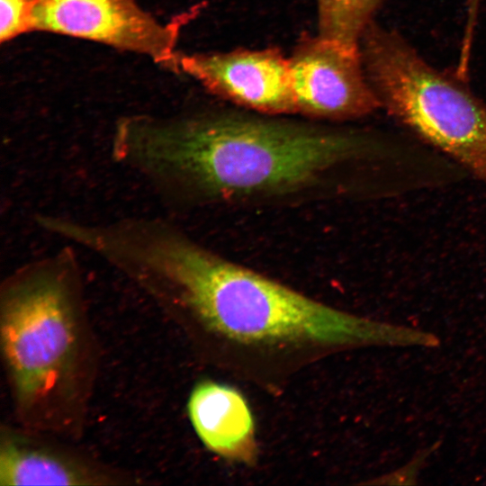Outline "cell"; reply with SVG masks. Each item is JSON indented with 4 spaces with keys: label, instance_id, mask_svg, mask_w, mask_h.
<instances>
[{
    "label": "cell",
    "instance_id": "cell-1",
    "mask_svg": "<svg viewBox=\"0 0 486 486\" xmlns=\"http://www.w3.org/2000/svg\"><path fill=\"white\" fill-rule=\"evenodd\" d=\"M109 260L238 344L422 346L428 341L426 331L341 311L228 261L166 218L126 219L112 238Z\"/></svg>",
    "mask_w": 486,
    "mask_h": 486
},
{
    "label": "cell",
    "instance_id": "cell-2",
    "mask_svg": "<svg viewBox=\"0 0 486 486\" xmlns=\"http://www.w3.org/2000/svg\"><path fill=\"white\" fill-rule=\"evenodd\" d=\"M361 148L350 135L223 115L122 117L114 163L140 176L166 206L274 194L310 184Z\"/></svg>",
    "mask_w": 486,
    "mask_h": 486
},
{
    "label": "cell",
    "instance_id": "cell-3",
    "mask_svg": "<svg viewBox=\"0 0 486 486\" xmlns=\"http://www.w3.org/2000/svg\"><path fill=\"white\" fill-rule=\"evenodd\" d=\"M66 246L14 270L1 290V341L17 399L31 408L66 379L76 350L80 262Z\"/></svg>",
    "mask_w": 486,
    "mask_h": 486
},
{
    "label": "cell",
    "instance_id": "cell-4",
    "mask_svg": "<svg viewBox=\"0 0 486 486\" xmlns=\"http://www.w3.org/2000/svg\"><path fill=\"white\" fill-rule=\"evenodd\" d=\"M360 50L381 106L473 176H486V103L429 65L396 32L374 22Z\"/></svg>",
    "mask_w": 486,
    "mask_h": 486
},
{
    "label": "cell",
    "instance_id": "cell-5",
    "mask_svg": "<svg viewBox=\"0 0 486 486\" xmlns=\"http://www.w3.org/2000/svg\"><path fill=\"white\" fill-rule=\"evenodd\" d=\"M162 22L138 0H35L32 32L66 35L148 57L177 72L181 28L194 14Z\"/></svg>",
    "mask_w": 486,
    "mask_h": 486
},
{
    "label": "cell",
    "instance_id": "cell-6",
    "mask_svg": "<svg viewBox=\"0 0 486 486\" xmlns=\"http://www.w3.org/2000/svg\"><path fill=\"white\" fill-rule=\"evenodd\" d=\"M289 61L297 112L351 120L381 107L365 73L360 45L320 34L307 36L300 40Z\"/></svg>",
    "mask_w": 486,
    "mask_h": 486
},
{
    "label": "cell",
    "instance_id": "cell-7",
    "mask_svg": "<svg viewBox=\"0 0 486 486\" xmlns=\"http://www.w3.org/2000/svg\"><path fill=\"white\" fill-rule=\"evenodd\" d=\"M179 72L238 105L272 115L297 113L289 58L277 49L179 53Z\"/></svg>",
    "mask_w": 486,
    "mask_h": 486
},
{
    "label": "cell",
    "instance_id": "cell-8",
    "mask_svg": "<svg viewBox=\"0 0 486 486\" xmlns=\"http://www.w3.org/2000/svg\"><path fill=\"white\" fill-rule=\"evenodd\" d=\"M188 415L202 443L223 458L251 464L256 455L255 425L243 395L231 386L204 381L192 391Z\"/></svg>",
    "mask_w": 486,
    "mask_h": 486
},
{
    "label": "cell",
    "instance_id": "cell-9",
    "mask_svg": "<svg viewBox=\"0 0 486 486\" xmlns=\"http://www.w3.org/2000/svg\"><path fill=\"white\" fill-rule=\"evenodd\" d=\"M100 477L48 450L14 438L3 441L0 453L1 485H86Z\"/></svg>",
    "mask_w": 486,
    "mask_h": 486
},
{
    "label": "cell",
    "instance_id": "cell-10",
    "mask_svg": "<svg viewBox=\"0 0 486 486\" xmlns=\"http://www.w3.org/2000/svg\"><path fill=\"white\" fill-rule=\"evenodd\" d=\"M382 0H317L319 22L330 30L355 32L371 21Z\"/></svg>",
    "mask_w": 486,
    "mask_h": 486
},
{
    "label": "cell",
    "instance_id": "cell-11",
    "mask_svg": "<svg viewBox=\"0 0 486 486\" xmlns=\"http://www.w3.org/2000/svg\"><path fill=\"white\" fill-rule=\"evenodd\" d=\"M35 0H0V41L32 32Z\"/></svg>",
    "mask_w": 486,
    "mask_h": 486
},
{
    "label": "cell",
    "instance_id": "cell-12",
    "mask_svg": "<svg viewBox=\"0 0 486 486\" xmlns=\"http://www.w3.org/2000/svg\"><path fill=\"white\" fill-rule=\"evenodd\" d=\"M440 442H436L433 445L420 450L416 455L405 465L389 472L378 479L368 482V484H383V485H411L416 484L420 471L425 466L430 454L437 449Z\"/></svg>",
    "mask_w": 486,
    "mask_h": 486
}]
</instances>
